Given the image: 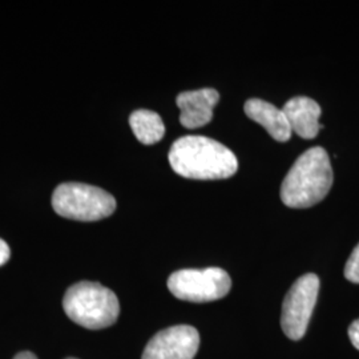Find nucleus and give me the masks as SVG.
I'll return each instance as SVG.
<instances>
[{
  "instance_id": "obj_1",
  "label": "nucleus",
  "mask_w": 359,
  "mask_h": 359,
  "mask_svg": "<svg viewBox=\"0 0 359 359\" xmlns=\"http://www.w3.org/2000/svg\"><path fill=\"white\" fill-rule=\"evenodd\" d=\"M168 157L172 169L185 179H229L238 170L236 154L224 144L204 136L176 140Z\"/></svg>"
},
{
  "instance_id": "obj_2",
  "label": "nucleus",
  "mask_w": 359,
  "mask_h": 359,
  "mask_svg": "<svg viewBox=\"0 0 359 359\" xmlns=\"http://www.w3.org/2000/svg\"><path fill=\"white\" fill-rule=\"evenodd\" d=\"M333 168L327 152L321 147L310 148L295 160L281 185L283 204L305 209L318 204L333 185Z\"/></svg>"
},
{
  "instance_id": "obj_3",
  "label": "nucleus",
  "mask_w": 359,
  "mask_h": 359,
  "mask_svg": "<svg viewBox=\"0 0 359 359\" xmlns=\"http://www.w3.org/2000/svg\"><path fill=\"white\" fill-rule=\"evenodd\" d=\"M63 309L71 321L90 330L112 326L120 314V304L115 293L99 283L72 285L63 298Z\"/></svg>"
},
{
  "instance_id": "obj_4",
  "label": "nucleus",
  "mask_w": 359,
  "mask_h": 359,
  "mask_svg": "<svg viewBox=\"0 0 359 359\" xmlns=\"http://www.w3.org/2000/svg\"><path fill=\"white\" fill-rule=\"evenodd\" d=\"M52 208L62 217L90 222L109 217L116 210V200L102 188L81 182H65L52 194Z\"/></svg>"
},
{
  "instance_id": "obj_5",
  "label": "nucleus",
  "mask_w": 359,
  "mask_h": 359,
  "mask_svg": "<svg viewBox=\"0 0 359 359\" xmlns=\"http://www.w3.org/2000/svg\"><path fill=\"white\" fill-rule=\"evenodd\" d=\"M231 287V277L221 268L177 270L168 278V289L172 294L194 304L221 299L228 295Z\"/></svg>"
},
{
  "instance_id": "obj_6",
  "label": "nucleus",
  "mask_w": 359,
  "mask_h": 359,
  "mask_svg": "<svg viewBox=\"0 0 359 359\" xmlns=\"http://www.w3.org/2000/svg\"><path fill=\"white\" fill-rule=\"evenodd\" d=\"M318 292L320 278L313 273L299 277L293 283L283 299L281 316V326L287 338L293 341L304 338L317 304Z\"/></svg>"
},
{
  "instance_id": "obj_7",
  "label": "nucleus",
  "mask_w": 359,
  "mask_h": 359,
  "mask_svg": "<svg viewBox=\"0 0 359 359\" xmlns=\"http://www.w3.org/2000/svg\"><path fill=\"white\" fill-rule=\"evenodd\" d=\"M200 347V334L189 325H176L152 337L142 359H193Z\"/></svg>"
},
{
  "instance_id": "obj_8",
  "label": "nucleus",
  "mask_w": 359,
  "mask_h": 359,
  "mask_svg": "<svg viewBox=\"0 0 359 359\" xmlns=\"http://www.w3.org/2000/svg\"><path fill=\"white\" fill-rule=\"evenodd\" d=\"M219 95L213 88L188 90L180 93L176 99L181 111L180 123L188 129L204 127L213 118V109L217 105Z\"/></svg>"
},
{
  "instance_id": "obj_9",
  "label": "nucleus",
  "mask_w": 359,
  "mask_h": 359,
  "mask_svg": "<svg viewBox=\"0 0 359 359\" xmlns=\"http://www.w3.org/2000/svg\"><path fill=\"white\" fill-rule=\"evenodd\" d=\"M283 114L286 116L292 132L302 139H314L320 129L322 109L317 102L306 96H297L283 105Z\"/></svg>"
},
{
  "instance_id": "obj_10",
  "label": "nucleus",
  "mask_w": 359,
  "mask_h": 359,
  "mask_svg": "<svg viewBox=\"0 0 359 359\" xmlns=\"http://www.w3.org/2000/svg\"><path fill=\"white\" fill-rule=\"evenodd\" d=\"M244 111L249 118L266 129L274 140L280 142L290 140L292 128L283 109L261 99H249L245 103Z\"/></svg>"
},
{
  "instance_id": "obj_11",
  "label": "nucleus",
  "mask_w": 359,
  "mask_h": 359,
  "mask_svg": "<svg viewBox=\"0 0 359 359\" xmlns=\"http://www.w3.org/2000/svg\"><path fill=\"white\" fill-rule=\"evenodd\" d=\"M129 126L136 139L145 145H154L165 135V126L163 118L154 111L139 109L129 117Z\"/></svg>"
},
{
  "instance_id": "obj_12",
  "label": "nucleus",
  "mask_w": 359,
  "mask_h": 359,
  "mask_svg": "<svg viewBox=\"0 0 359 359\" xmlns=\"http://www.w3.org/2000/svg\"><path fill=\"white\" fill-rule=\"evenodd\" d=\"M345 277L350 283H359V244L354 248L351 256L347 259Z\"/></svg>"
},
{
  "instance_id": "obj_13",
  "label": "nucleus",
  "mask_w": 359,
  "mask_h": 359,
  "mask_svg": "<svg viewBox=\"0 0 359 359\" xmlns=\"http://www.w3.org/2000/svg\"><path fill=\"white\" fill-rule=\"evenodd\" d=\"M348 337H350V341H351L353 346L359 350V318L350 325Z\"/></svg>"
},
{
  "instance_id": "obj_14",
  "label": "nucleus",
  "mask_w": 359,
  "mask_h": 359,
  "mask_svg": "<svg viewBox=\"0 0 359 359\" xmlns=\"http://www.w3.org/2000/svg\"><path fill=\"white\" fill-rule=\"evenodd\" d=\"M11 257V250H10V246L7 245L6 241H3L0 238V266H3L4 264H7V261L10 259Z\"/></svg>"
},
{
  "instance_id": "obj_15",
  "label": "nucleus",
  "mask_w": 359,
  "mask_h": 359,
  "mask_svg": "<svg viewBox=\"0 0 359 359\" xmlns=\"http://www.w3.org/2000/svg\"><path fill=\"white\" fill-rule=\"evenodd\" d=\"M13 359H38L36 358V355L34 354V353H31V351H22V353H19L16 357Z\"/></svg>"
},
{
  "instance_id": "obj_16",
  "label": "nucleus",
  "mask_w": 359,
  "mask_h": 359,
  "mask_svg": "<svg viewBox=\"0 0 359 359\" xmlns=\"http://www.w3.org/2000/svg\"><path fill=\"white\" fill-rule=\"evenodd\" d=\"M67 359H76V358H67Z\"/></svg>"
}]
</instances>
